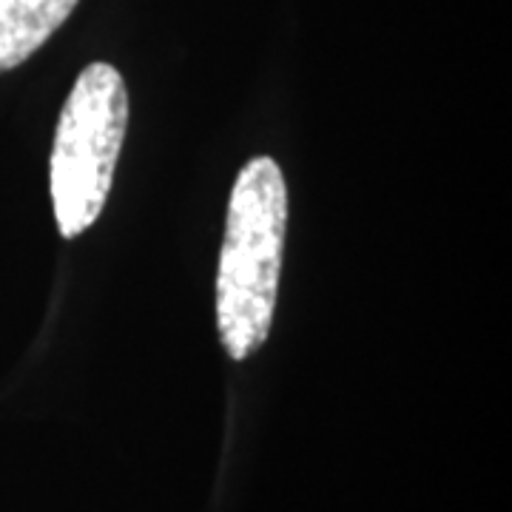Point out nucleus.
Listing matches in <instances>:
<instances>
[{
    "instance_id": "obj_3",
    "label": "nucleus",
    "mask_w": 512,
    "mask_h": 512,
    "mask_svg": "<svg viewBox=\"0 0 512 512\" xmlns=\"http://www.w3.org/2000/svg\"><path fill=\"white\" fill-rule=\"evenodd\" d=\"M80 0H0V74L18 69L69 20Z\"/></svg>"
},
{
    "instance_id": "obj_1",
    "label": "nucleus",
    "mask_w": 512,
    "mask_h": 512,
    "mask_svg": "<svg viewBox=\"0 0 512 512\" xmlns=\"http://www.w3.org/2000/svg\"><path fill=\"white\" fill-rule=\"evenodd\" d=\"M288 231V185L271 157L239 171L217 271V330L225 353L242 362L265 345L274 325Z\"/></svg>"
},
{
    "instance_id": "obj_2",
    "label": "nucleus",
    "mask_w": 512,
    "mask_h": 512,
    "mask_svg": "<svg viewBox=\"0 0 512 512\" xmlns=\"http://www.w3.org/2000/svg\"><path fill=\"white\" fill-rule=\"evenodd\" d=\"M128 128V89L111 63H92L74 80L57 120L49 185L57 231L77 239L109 200Z\"/></svg>"
}]
</instances>
